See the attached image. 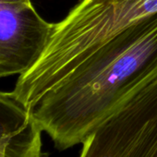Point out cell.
Segmentation results:
<instances>
[{
	"label": "cell",
	"mask_w": 157,
	"mask_h": 157,
	"mask_svg": "<svg viewBox=\"0 0 157 157\" xmlns=\"http://www.w3.org/2000/svg\"><path fill=\"white\" fill-rule=\"evenodd\" d=\"M157 76V11L114 35L28 109L58 150L82 143L126 97Z\"/></svg>",
	"instance_id": "6da1fadb"
},
{
	"label": "cell",
	"mask_w": 157,
	"mask_h": 157,
	"mask_svg": "<svg viewBox=\"0 0 157 157\" xmlns=\"http://www.w3.org/2000/svg\"><path fill=\"white\" fill-rule=\"evenodd\" d=\"M157 11V0H81L59 22L38 60L19 76L15 97L27 108L100 45Z\"/></svg>",
	"instance_id": "7a4b0ae2"
},
{
	"label": "cell",
	"mask_w": 157,
	"mask_h": 157,
	"mask_svg": "<svg viewBox=\"0 0 157 157\" xmlns=\"http://www.w3.org/2000/svg\"><path fill=\"white\" fill-rule=\"evenodd\" d=\"M82 144L80 157H157V76L126 97Z\"/></svg>",
	"instance_id": "3957f363"
},
{
	"label": "cell",
	"mask_w": 157,
	"mask_h": 157,
	"mask_svg": "<svg viewBox=\"0 0 157 157\" xmlns=\"http://www.w3.org/2000/svg\"><path fill=\"white\" fill-rule=\"evenodd\" d=\"M54 26L32 2L0 4V78L29 70L41 56Z\"/></svg>",
	"instance_id": "277c9868"
},
{
	"label": "cell",
	"mask_w": 157,
	"mask_h": 157,
	"mask_svg": "<svg viewBox=\"0 0 157 157\" xmlns=\"http://www.w3.org/2000/svg\"><path fill=\"white\" fill-rule=\"evenodd\" d=\"M42 132L12 92L0 91V156L43 157Z\"/></svg>",
	"instance_id": "5b68a950"
},
{
	"label": "cell",
	"mask_w": 157,
	"mask_h": 157,
	"mask_svg": "<svg viewBox=\"0 0 157 157\" xmlns=\"http://www.w3.org/2000/svg\"><path fill=\"white\" fill-rule=\"evenodd\" d=\"M31 3V0H0V4H24Z\"/></svg>",
	"instance_id": "8992f818"
},
{
	"label": "cell",
	"mask_w": 157,
	"mask_h": 157,
	"mask_svg": "<svg viewBox=\"0 0 157 157\" xmlns=\"http://www.w3.org/2000/svg\"><path fill=\"white\" fill-rule=\"evenodd\" d=\"M0 157H8V156H0Z\"/></svg>",
	"instance_id": "52a82bcc"
}]
</instances>
